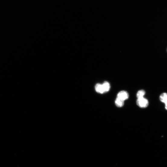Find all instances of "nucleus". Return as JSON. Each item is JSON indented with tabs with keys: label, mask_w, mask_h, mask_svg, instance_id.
<instances>
[{
	"label": "nucleus",
	"mask_w": 167,
	"mask_h": 167,
	"mask_svg": "<svg viewBox=\"0 0 167 167\" xmlns=\"http://www.w3.org/2000/svg\"><path fill=\"white\" fill-rule=\"evenodd\" d=\"M136 104L139 107L145 108L149 105L148 100L144 97L137 98L136 101Z\"/></svg>",
	"instance_id": "obj_1"
},
{
	"label": "nucleus",
	"mask_w": 167,
	"mask_h": 167,
	"mask_svg": "<svg viewBox=\"0 0 167 167\" xmlns=\"http://www.w3.org/2000/svg\"><path fill=\"white\" fill-rule=\"evenodd\" d=\"M129 94L126 91H122L119 92L117 95V98L124 101L129 98Z\"/></svg>",
	"instance_id": "obj_2"
},
{
	"label": "nucleus",
	"mask_w": 167,
	"mask_h": 167,
	"mask_svg": "<svg viewBox=\"0 0 167 167\" xmlns=\"http://www.w3.org/2000/svg\"><path fill=\"white\" fill-rule=\"evenodd\" d=\"M95 89L96 91L98 93L102 94L105 93L102 84H97L95 86Z\"/></svg>",
	"instance_id": "obj_3"
},
{
	"label": "nucleus",
	"mask_w": 167,
	"mask_h": 167,
	"mask_svg": "<svg viewBox=\"0 0 167 167\" xmlns=\"http://www.w3.org/2000/svg\"><path fill=\"white\" fill-rule=\"evenodd\" d=\"M160 100L165 104V108L167 110V93H163L160 96Z\"/></svg>",
	"instance_id": "obj_4"
},
{
	"label": "nucleus",
	"mask_w": 167,
	"mask_h": 167,
	"mask_svg": "<svg viewBox=\"0 0 167 167\" xmlns=\"http://www.w3.org/2000/svg\"><path fill=\"white\" fill-rule=\"evenodd\" d=\"M115 105L118 107L121 108L123 106L124 104V101L117 98L115 101Z\"/></svg>",
	"instance_id": "obj_5"
},
{
	"label": "nucleus",
	"mask_w": 167,
	"mask_h": 167,
	"mask_svg": "<svg viewBox=\"0 0 167 167\" xmlns=\"http://www.w3.org/2000/svg\"><path fill=\"white\" fill-rule=\"evenodd\" d=\"M102 85L103 87L105 93L109 91L111 86L109 82H105L102 84Z\"/></svg>",
	"instance_id": "obj_6"
},
{
	"label": "nucleus",
	"mask_w": 167,
	"mask_h": 167,
	"mask_svg": "<svg viewBox=\"0 0 167 167\" xmlns=\"http://www.w3.org/2000/svg\"><path fill=\"white\" fill-rule=\"evenodd\" d=\"M146 92L143 90H140L137 92L136 97L137 98H143Z\"/></svg>",
	"instance_id": "obj_7"
}]
</instances>
